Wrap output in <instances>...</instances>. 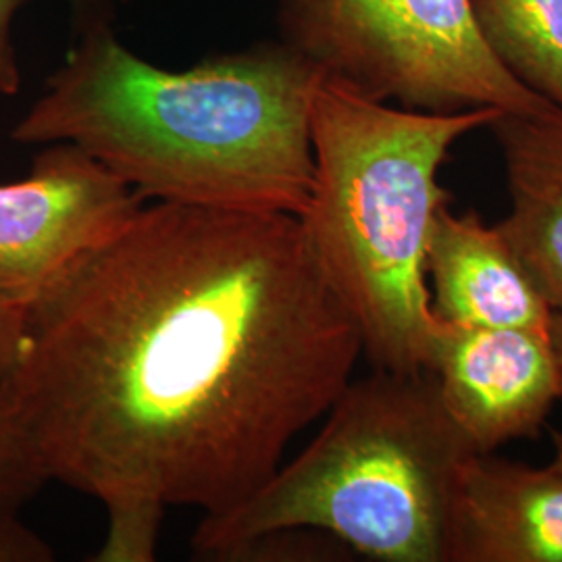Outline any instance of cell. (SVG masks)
I'll list each match as a JSON object with an SVG mask.
<instances>
[{"label":"cell","mask_w":562,"mask_h":562,"mask_svg":"<svg viewBox=\"0 0 562 562\" xmlns=\"http://www.w3.org/2000/svg\"><path fill=\"white\" fill-rule=\"evenodd\" d=\"M427 371L477 452L538 438L562 398L561 359L542 331L443 323Z\"/></svg>","instance_id":"52a82bcc"},{"label":"cell","mask_w":562,"mask_h":562,"mask_svg":"<svg viewBox=\"0 0 562 562\" xmlns=\"http://www.w3.org/2000/svg\"><path fill=\"white\" fill-rule=\"evenodd\" d=\"M552 340L557 346V352H559V359L562 364V311L554 313V322H552Z\"/></svg>","instance_id":"2e32d148"},{"label":"cell","mask_w":562,"mask_h":562,"mask_svg":"<svg viewBox=\"0 0 562 562\" xmlns=\"http://www.w3.org/2000/svg\"><path fill=\"white\" fill-rule=\"evenodd\" d=\"M475 452L431 371L373 369L341 390L299 457L232 510L202 517L194 559L240 562L262 536L315 529L369 561L446 562L452 496Z\"/></svg>","instance_id":"277c9868"},{"label":"cell","mask_w":562,"mask_h":562,"mask_svg":"<svg viewBox=\"0 0 562 562\" xmlns=\"http://www.w3.org/2000/svg\"><path fill=\"white\" fill-rule=\"evenodd\" d=\"M503 150L510 211L498 223L554 313L562 311V111L503 113L490 125Z\"/></svg>","instance_id":"30bf717a"},{"label":"cell","mask_w":562,"mask_h":562,"mask_svg":"<svg viewBox=\"0 0 562 562\" xmlns=\"http://www.w3.org/2000/svg\"><path fill=\"white\" fill-rule=\"evenodd\" d=\"M46 483L36 448L0 380V508L21 510Z\"/></svg>","instance_id":"7c38bea8"},{"label":"cell","mask_w":562,"mask_h":562,"mask_svg":"<svg viewBox=\"0 0 562 562\" xmlns=\"http://www.w3.org/2000/svg\"><path fill=\"white\" fill-rule=\"evenodd\" d=\"M554 459H552V464L554 467H559L562 471V434H554Z\"/></svg>","instance_id":"e0dca14e"},{"label":"cell","mask_w":562,"mask_h":562,"mask_svg":"<svg viewBox=\"0 0 562 562\" xmlns=\"http://www.w3.org/2000/svg\"><path fill=\"white\" fill-rule=\"evenodd\" d=\"M322 76L281 41L169 71L97 21L11 140L71 142L146 202L301 217L315 176L311 101Z\"/></svg>","instance_id":"7a4b0ae2"},{"label":"cell","mask_w":562,"mask_h":562,"mask_svg":"<svg viewBox=\"0 0 562 562\" xmlns=\"http://www.w3.org/2000/svg\"><path fill=\"white\" fill-rule=\"evenodd\" d=\"M281 42L373 101L429 113L554 109L492 55L473 0H278Z\"/></svg>","instance_id":"5b68a950"},{"label":"cell","mask_w":562,"mask_h":562,"mask_svg":"<svg viewBox=\"0 0 562 562\" xmlns=\"http://www.w3.org/2000/svg\"><path fill=\"white\" fill-rule=\"evenodd\" d=\"M446 562H562V471L492 452L462 464Z\"/></svg>","instance_id":"ba28073f"},{"label":"cell","mask_w":562,"mask_h":562,"mask_svg":"<svg viewBox=\"0 0 562 562\" xmlns=\"http://www.w3.org/2000/svg\"><path fill=\"white\" fill-rule=\"evenodd\" d=\"M498 109L429 113L373 101L322 76L311 101L315 176L302 227L373 369L427 371L443 323L425 255L450 204L440 169Z\"/></svg>","instance_id":"3957f363"},{"label":"cell","mask_w":562,"mask_h":562,"mask_svg":"<svg viewBox=\"0 0 562 562\" xmlns=\"http://www.w3.org/2000/svg\"><path fill=\"white\" fill-rule=\"evenodd\" d=\"M21 308L0 296V380L15 359L20 344Z\"/></svg>","instance_id":"9a60e30c"},{"label":"cell","mask_w":562,"mask_h":562,"mask_svg":"<svg viewBox=\"0 0 562 562\" xmlns=\"http://www.w3.org/2000/svg\"><path fill=\"white\" fill-rule=\"evenodd\" d=\"M30 0H0V94L15 97L21 90V69L15 44L13 21L21 7Z\"/></svg>","instance_id":"5bb4252c"},{"label":"cell","mask_w":562,"mask_h":562,"mask_svg":"<svg viewBox=\"0 0 562 562\" xmlns=\"http://www.w3.org/2000/svg\"><path fill=\"white\" fill-rule=\"evenodd\" d=\"M144 202L80 146L46 144L23 180L0 183V296L20 308L36 299Z\"/></svg>","instance_id":"8992f818"},{"label":"cell","mask_w":562,"mask_h":562,"mask_svg":"<svg viewBox=\"0 0 562 562\" xmlns=\"http://www.w3.org/2000/svg\"><path fill=\"white\" fill-rule=\"evenodd\" d=\"M50 543L20 519V510L0 508V562H50Z\"/></svg>","instance_id":"4fadbf2b"},{"label":"cell","mask_w":562,"mask_h":562,"mask_svg":"<svg viewBox=\"0 0 562 562\" xmlns=\"http://www.w3.org/2000/svg\"><path fill=\"white\" fill-rule=\"evenodd\" d=\"M473 13L492 55L562 111V0H473Z\"/></svg>","instance_id":"8fae6325"},{"label":"cell","mask_w":562,"mask_h":562,"mask_svg":"<svg viewBox=\"0 0 562 562\" xmlns=\"http://www.w3.org/2000/svg\"><path fill=\"white\" fill-rule=\"evenodd\" d=\"M359 329L285 213L144 202L21 306L2 383L48 482L222 515L352 380Z\"/></svg>","instance_id":"6da1fadb"},{"label":"cell","mask_w":562,"mask_h":562,"mask_svg":"<svg viewBox=\"0 0 562 562\" xmlns=\"http://www.w3.org/2000/svg\"><path fill=\"white\" fill-rule=\"evenodd\" d=\"M425 271L440 322L552 334V306L522 269L498 223L487 225L475 211L454 213L450 204L438 211Z\"/></svg>","instance_id":"9c48e42d"}]
</instances>
